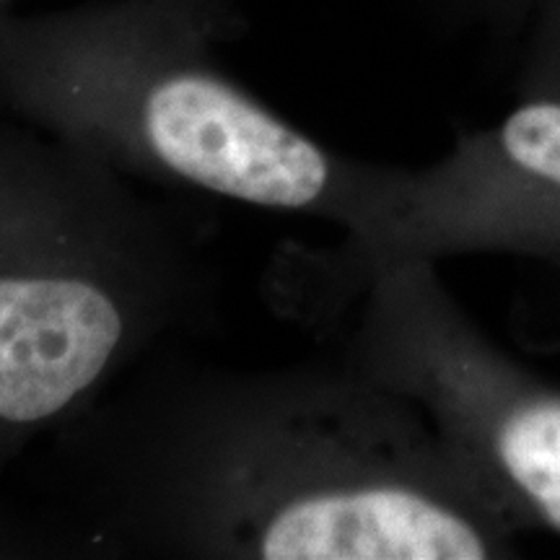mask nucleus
Returning a JSON list of instances; mask_svg holds the SVG:
<instances>
[{
  "label": "nucleus",
  "mask_w": 560,
  "mask_h": 560,
  "mask_svg": "<svg viewBox=\"0 0 560 560\" xmlns=\"http://www.w3.org/2000/svg\"><path fill=\"white\" fill-rule=\"evenodd\" d=\"M50 446L60 535L91 556L486 560L514 524L418 405L353 363L151 355Z\"/></svg>",
  "instance_id": "nucleus-1"
},
{
  "label": "nucleus",
  "mask_w": 560,
  "mask_h": 560,
  "mask_svg": "<svg viewBox=\"0 0 560 560\" xmlns=\"http://www.w3.org/2000/svg\"><path fill=\"white\" fill-rule=\"evenodd\" d=\"M242 0H109L0 16V112L132 182L330 221L359 236L397 170L322 145L234 81Z\"/></svg>",
  "instance_id": "nucleus-2"
},
{
  "label": "nucleus",
  "mask_w": 560,
  "mask_h": 560,
  "mask_svg": "<svg viewBox=\"0 0 560 560\" xmlns=\"http://www.w3.org/2000/svg\"><path fill=\"white\" fill-rule=\"evenodd\" d=\"M215 301L198 213L0 112V475Z\"/></svg>",
  "instance_id": "nucleus-3"
},
{
  "label": "nucleus",
  "mask_w": 560,
  "mask_h": 560,
  "mask_svg": "<svg viewBox=\"0 0 560 560\" xmlns=\"http://www.w3.org/2000/svg\"><path fill=\"white\" fill-rule=\"evenodd\" d=\"M359 301L342 359L418 405L514 529L560 535V389L465 317L436 262L389 265Z\"/></svg>",
  "instance_id": "nucleus-4"
},
{
  "label": "nucleus",
  "mask_w": 560,
  "mask_h": 560,
  "mask_svg": "<svg viewBox=\"0 0 560 560\" xmlns=\"http://www.w3.org/2000/svg\"><path fill=\"white\" fill-rule=\"evenodd\" d=\"M475 252L560 265V94H529L436 164L397 170L369 231L338 247H289L272 289L285 314L330 325L389 265Z\"/></svg>",
  "instance_id": "nucleus-5"
},
{
  "label": "nucleus",
  "mask_w": 560,
  "mask_h": 560,
  "mask_svg": "<svg viewBox=\"0 0 560 560\" xmlns=\"http://www.w3.org/2000/svg\"><path fill=\"white\" fill-rule=\"evenodd\" d=\"M527 86L532 94H560V0H537Z\"/></svg>",
  "instance_id": "nucleus-6"
},
{
  "label": "nucleus",
  "mask_w": 560,
  "mask_h": 560,
  "mask_svg": "<svg viewBox=\"0 0 560 560\" xmlns=\"http://www.w3.org/2000/svg\"><path fill=\"white\" fill-rule=\"evenodd\" d=\"M5 5H9V0H0V16H3V13L9 11V9H5Z\"/></svg>",
  "instance_id": "nucleus-7"
}]
</instances>
